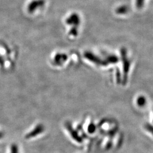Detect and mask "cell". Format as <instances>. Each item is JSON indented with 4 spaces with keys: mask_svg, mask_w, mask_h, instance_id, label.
Masks as SVG:
<instances>
[{
    "mask_svg": "<svg viewBox=\"0 0 153 153\" xmlns=\"http://www.w3.org/2000/svg\"><path fill=\"white\" fill-rule=\"evenodd\" d=\"M146 103V99L143 96H140L137 99V104L139 107L144 106Z\"/></svg>",
    "mask_w": 153,
    "mask_h": 153,
    "instance_id": "3957f363",
    "label": "cell"
},
{
    "mask_svg": "<svg viewBox=\"0 0 153 153\" xmlns=\"http://www.w3.org/2000/svg\"><path fill=\"white\" fill-rule=\"evenodd\" d=\"M10 153H18V148L16 145H13L11 146Z\"/></svg>",
    "mask_w": 153,
    "mask_h": 153,
    "instance_id": "52a82bcc",
    "label": "cell"
},
{
    "mask_svg": "<svg viewBox=\"0 0 153 153\" xmlns=\"http://www.w3.org/2000/svg\"><path fill=\"white\" fill-rule=\"evenodd\" d=\"M65 126L67 131L70 133L71 136L74 141L79 143H81L82 142V138L79 136V134L78 133V132L73 128L72 126L69 123H66Z\"/></svg>",
    "mask_w": 153,
    "mask_h": 153,
    "instance_id": "7a4b0ae2",
    "label": "cell"
},
{
    "mask_svg": "<svg viewBox=\"0 0 153 153\" xmlns=\"http://www.w3.org/2000/svg\"><path fill=\"white\" fill-rule=\"evenodd\" d=\"M144 2H145V0H136V6H137V7L139 9L143 7V6L144 5Z\"/></svg>",
    "mask_w": 153,
    "mask_h": 153,
    "instance_id": "8992f818",
    "label": "cell"
},
{
    "mask_svg": "<svg viewBox=\"0 0 153 153\" xmlns=\"http://www.w3.org/2000/svg\"><path fill=\"white\" fill-rule=\"evenodd\" d=\"M88 131L89 133H94L96 131V126L93 124V123L90 124L88 126Z\"/></svg>",
    "mask_w": 153,
    "mask_h": 153,
    "instance_id": "277c9868",
    "label": "cell"
},
{
    "mask_svg": "<svg viewBox=\"0 0 153 153\" xmlns=\"http://www.w3.org/2000/svg\"><path fill=\"white\" fill-rule=\"evenodd\" d=\"M144 128L148 132H149L150 134H152L153 136V126L150 124H146L144 126Z\"/></svg>",
    "mask_w": 153,
    "mask_h": 153,
    "instance_id": "5b68a950",
    "label": "cell"
},
{
    "mask_svg": "<svg viewBox=\"0 0 153 153\" xmlns=\"http://www.w3.org/2000/svg\"><path fill=\"white\" fill-rule=\"evenodd\" d=\"M45 130L44 126L43 124H39L35 126V127L30 132L26 134L25 138L26 139H31L37 137L39 134L43 133Z\"/></svg>",
    "mask_w": 153,
    "mask_h": 153,
    "instance_id": "6da1fadb",
    "label": "cell"
}]
</instances>
